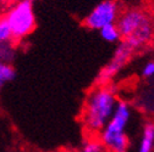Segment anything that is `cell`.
<instances>
[{"mask_svg": "<svg viewBox=\"0 0 154 152\" xmlns=\"http://www.w3.org/2000/svg\"><path fill=\"white\" fill-rule=\"evenodd\" d=\"M118 105L116 96L108 86H98L91 91L83 108V124L89 134H99L110 121Z\"/></svg>", "mask_w": 154, "mask_h": 152, "instance_id": "obj_1", "label": "cell"}, {"mask_svg": "<svg viewBox=\"0 0 154 152\" xmlns=\"http://www.w3.org/2000/svg\"><path fill=\"white\" fill-rule=\"evenodd\" d=\"M131 118V108L125 101H118L108 124L99 133L100 144L110 152H127L128 136L126 128Z\"/></svg>", "mask_w": 154, "mask_h": 152, "instance_id": "obj_2", "label": "cell"}, {"mask_svg": "<svg viewBox=\"0 0 154 152\" xmlns=\"http://www.w3.org/2000/svg\"><path fill=\"white\" fill-rule=\"evenodd\" d=\"M120 35L125 38V44L137 49L147 44L153 35V25L149 17L140 10H128L118 17L116 22Z\"/></svg>", "mask_w": 154, "mask_h": 152, "instance_id": "obj_3", "label": "cell"}, {"mask_svg": "<svg viewBox=\"0 0 154 152\" xmlns=\"http://www.w3.org/2000/svg\"><path fill=\"white\" fill-rule=\"evenodd\" d=\"M4 17L11 29L14 40L25 39L35 28V15L32 0H17Z\"/></svg>", "mask_w": 154, "mask_h": 152, "instance_id": "obj_4", "label": "cell"}, {"mask_svg": "<svg viewBox=\"0 0 154 152\" xmlns=\"http://www.w3.org/2000/svg\"><path fill=\"white\" fill-rule=\"evenodd\" d=\"M119 17V6L114 0H104L95 6L86 17L85 23L91 29H102L115 23Z\"/></svg>", "mask_w": 154, "mask_h": 152, "instance_id": "obj_5", "label": "cell"}, {"mask_svg": "<svg viewBox=\"0 0 154 152\" xmlns=\"http://www.w3.org/2000/svg\"><path fill=\"white\" fill-rule=\"evenodd\" d=\"M131 52H132V49H131V48H128L125 43L121 44V45L118 48L116 52H115L114 57L110 60V62H109V63L104 67V69L102 71V73H100V75H99V79H100L102 82H105V80L110 79L112 75L116 74V73L122 68V66L126 63V61H127V59L130 57Z\"/></svg>", "mask_w": 154, "mask_h": 152, "instance_id": "obj_6", "label": "cell"}, {"mask_svg": "<svg viewBox=\"0 0 154 152\" xmlns=\"http://www.w3.org/2000/svg\"><path fill=\"white\" fill-rule=\"evenodd\" d=\"M154 147V123H147L143 128L138 152H152Z\"/></svg>", "mask_w": 154, "mask_h": 152, "instance_id": "obj_7", "label": "cell"}, {"mask_svg": "<svg viewBox=\"0 0 154 152\" xmlns=\"http://www.w3.org/2000/svg\"><path fill=\"white\" fill-rule=\"evenodd\" d=\"M15 68L9 63L0 61V90H2L5 85H8L10 82L15 79Z\"/></svg>", "mask_w": 154, "mask_h": 152, "instance_id": "obj_8", "label": "cell"}, {"mask_svg": "<svg viewBox=\"0 0 154 152\" xmlns=\"http://www.w3.org/2000/svg\"><path fill=\"white\" fill-rule=\"evenodd\" d=\"M99 32H100V35H102L103 39L109 42V43H116L121 38L116 23L108 25V26L103 27L102 29H99Z\"/></svg>", "mask_w": 154, "mask_h": 152, "instance_id": "obj_9", "label": "cell"}, {"mask_svg": "<svg viewBox=\"0 0 154 152\" xmlns=\"http://www.w3.org/2000/svg\"><path fill=\"white\" fill-rule=\"evenodd\" d=\"M14 40L11 29L5 20V17H0V48L10 46V43Z\"/></svg>", "mask_w": 154, "mask_h": 152, "instance_id": "obj_10", "label": "cell"}, {"mask_svg": "<svg viewBox=\"0 0 154 152\" xmlns=\"http://www.w3.org/2000/svg\"><path fill=\"white\" fill-rule=\"evenodd\" d=\"M103 145L100 144L99 140H87L83 142L81 152H102L103 151Z\"/></svg>", "mask_w": 154, "mask_h": 152, "instance_id": "obj_11", "label": "cell"}, {"mask_svg": "<svg viewBox=\"0 0 154 152\" xmlns=\"http://www.w3.org/2000/svg\"><path fill=\"white\" fill-rule=\"evenodd\" d=\"M142 74L144 75V77H153V75H154V61L148 62V63L143 67Z\"/></svg>", "mask_w": 154, "mask_h": 152, "instance_id": "obj_12", "label": "cell"}]
</instances>
